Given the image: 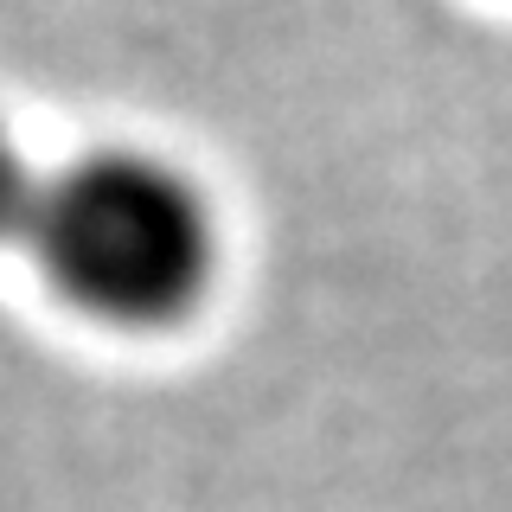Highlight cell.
<instances>
[{
    "label": "cell",
    "mask_w": 512,
    "mask_h": 512,
    "mask_svg": "<svg viewBox=\"0 0 512 512\" xmlns=\"http://www.w3.org/2000/svg\"><path fill=\"white\" fill-rule=\"evenodd\" d=\"M26 231L45 276L96 320L154 327L212 282V212L167 160L128 148L84 154L45 180Z\"/></svg>",
    "instance_id": "cell-1"
},
{
    "label": "cell",
    "mask_w": 512,
    "mask_h": 512,
    "mask_svg": "<svg viewBox=\"0 0 512 512\" xmlns=\"http://www.w3.org/2000/svg\"><path fill=\"white\" fill-rule=\"evenodd\" d=\"M32 205H39V186H32L26 160H20V148H13V135L0 128V237L26 231V224H32Z\"/></svg>",
    "instance_id": "cell-2"
}]
</instances>
